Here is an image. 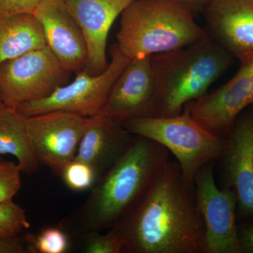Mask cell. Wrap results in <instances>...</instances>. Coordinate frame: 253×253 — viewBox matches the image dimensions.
Segmentation results:
<instances>
[{
	"label": "cell",
	"mask_w": 253,
	"mask_h": 253,
	"mask_svg": "<svg viewBox=\"0 0 253 253\" xmlns=\"http://www.w3.org/2000/svg\"><path fill=\"white\" fill-rule=\"evenodd\" d=\"M113 228L126 253H204L205 226L194 184L168 161L139 202Z\"/></svg>",
	"instance_id": "6da1fadb"
},
{
	"label": "cell",
	"mask_w": 253,
	"mask_h": 253,
	"mask_svg": "<svg viewBox=\"0 0 253 253\" xmlns=\"http://www.w3.org/2000/svg\"><path fill=\"white\" fill-rule=\"evenodd\" d=\"M169 161V151L136 136L99 178L86 206L90 230L111 229L132 209Z\"/></svg>",
	"instance_id": "7a4b0ae2"
},
{
	"label": "cell",
	"mask_w": 253,
	"mask_h": 253,
	"mask_svg": "<svg viewBox=\"0 0 253 253\" xmlns=\"http://www.w3.org/2000/svg\"><path fill=\"white\" fill-rule=\"evenodd\" d=\"M232 57L208 36L182 49L151 56L156 91L154 117L177 116L186 104L207 94L230 67Z\"/></svg>",
	"instance_id": "3957f363"
},
{
	"label": "cell",
	"mask_w": 253,
	"mask_h": 253,
	"mask_svg": "<svg viewBox=\"0 0 253 253\" xmlns=\"http://www.w3.org/2000/svg\"><path fill=\"white\" fill-rule=\"evenodd\" d=\"M195 13L175 0H134L121 15L116 44L130 59L182 49L208 36Z\"/></svg>",
	"instance_id": "277c9868"
},
{
	"label": "cell",
	"mask_w": 253,
	"mask_h": 253,
	"mask_svg": "<svg viewBox=\"0 0 253 253\" xmlns=\"http://www.w3.org/2000/svg\"><path fill=\"white\" fill-rule=\"evenodd\" d=\"M121 125L133 135L151 139L172 153L183 180L190 185L199 169L219 160L226 148V139L204 129L185 108L172 117L133 118Z\"/></svg>",
	"instance_id": "5b68a950"
},
{
	"label": "cell",
	"mask_w": 253,
	"mask_h": 253,
	"mask_svg": "<svg viewBox=\"0 0 253 253\" xmlns=\"http://www.w3.org/2000/svg\"><path fill=\"white\" fill-rule=\"evenodd\" d=\"M110 55L111 61L100 74L91 75L82 70L73 82L57 88L47 97L24 103L16 109L26 118L56 111L86 118L98 116L115 81L131 59L116 43L111 46Z\"/></svg>",
	"instance_id": "8992f818"
},
{
	"label": "cell",
	"mask_w": 253,
	"mask_h": 253,
	"mask_svg": "<svg viewBox=\"0 0 253 253\" xmlns=\"http://www.w3.org/2000/svg\"><path fill=\"white\" fill-rule=\"evenodd\" d=\"M70 75L48 46L30 51L0 66V99L17 109L47 97L67 84Z\"/></svg>",
	"instance_id": "52a82bcc"
},
{
	"label": "cell",
	"mask_w": 253,
	"mask_h": 253,
	"mask_svg": "<svg viewBox=\"0 0 253 253\" xmlns=\"http://www.w3.org/2000/svg\"><path fill=\"white\" fill-rule=\"evenodd\" d=\"M194 184L198 208L204 222V253H244L236 221L237 197L231 188L217 187L214 162L199 169Z\"/></svg>",
	"instance_id": "ba28073f"
},
{
	"label": "cell",
	"mask_w": 253,
	"mask_h": 253,
	"mask_svg": "<svg viewBox=\"0 0 253 253\" xmlns=\"http://www.w3.org/2000/svg\"><path fill=\"white\" fill-rule=\"evenodd\" d=\"M237 58L239 69L230 81L184 107L200 126L224 139L241 112L253 104V51Z\"/></svg>",
	"instance_id": "9c48e42d"
},
{
	"label": "cell",
	"mask_w": 253,
	"mask_h": 253,
	"mask_svg": "<svg viewBox=\"0 0 253 253\" xmlns=\"http://www.w3.org/2000/svg\"><path fill=\"white\" fill-rule=\"evenodd\" d=\"M26 118L38 161L61 174L76 158L89 118L56 111Z\"/></svg>",
	"instance_id": "30bf717a"
},
{
	"label": "cell",
	"mask_w": 253,
	"mask_h": 253,
	"mask_svg": "<svg viewBox=\"0 0 253 253\" xmlns=\"http://www.w3.org/2000/svg\"><path fill=\"white\" fill-rule=\"evenodd\" d=\"M155 106L151 56L134 58L115 81L99 115L122 124L133 118L154 117Z\"/></svg>",
	"instance_id": "8fae6325"
},
{
	"label": "cell",
	"mask_w": 253,
	"mask_h": 253,
	"mask_svg": "<svg viewBox=\"0 0 253 253\" xmlns=\"http://www.w3.org/2000/svg\"><path fill=\"white\" fill-rule=\"evenodd\" d=\"M134 0H64L81 28L87 49L84 71L99 75L107 68L106 46L115 21Z\"/></svg>",
	"instance_id": "7c38bea8"
},
{
	"label": "cell",
	"mask_w": 253,
	"mask_h": 253,
	"mask_svg": "<svg viewBox=\"0 0 253 253\" xmlns=\"http://www.w3.org/2000/svg\"><path fill=\"white\" fill-rule=\"evenodd\" d=\"M33 14L63 67L71 73L84 70L88 59L85 41L64 0H45Z\"/></svg>",
	"instance_id": "4fadbf2b"
},
{
	"label": "cell",
	"mask_w": 253,
	"mask_h": 253,
	"mask_svg": "<svg viewBox=\"0 0 253 253\" xmlns=\"http://www.w3.org/2000/svg\"><path fill=\"white\" fill-rule=\"evenodd\" d=\"M219 159L225 186L235 191L240 213L253 217V109L236 120Z\"/></svg>",
	"instance_id": "5bb4252c"
},
{
	"label": "cell",
	"mask_w": 253,
	"mask_h": 253,
	"mask_svg": "<svg viewBox=\"0 0 253 253\" xmlns=\"http://www.w3.org/2000/svg\"><path fill=\"white\" fill-rule=\"evenodd\" d=\"M202 12L208 36L231 56L253 51V0H210Z\"/></svg>",
	"instance_id": "9a60e30c"
},
{
	"label": "cell",
	"mask_w": 253,
	"mask_h": 253,
	"mask_svg": "<svg viewBox=\"0 0 253 253\" xmlns=\"http://www.w3.org/2000/svg\"><path fill=\"white\" fill-rule=\"evenodd\" d=\"M131 135L122 125L109 118L100 115L89 118L75 159L91 166L99 179L122 154Z\"/></svg>",
	"instance_id": "2e32d148"
},
{
	"label": "cell",
	"mask_w": 253,
	"mask_h": 253,
	"mask_svg": "<svg viewBox=\"0 0 253 253\" xmlns=\"http://www.w3.org/2000/svg\"><path fill=\"white\" fill-rule=\"evenodd\" d=\"M46 46L42 27L34 15L19 14L0 18V66Z\"/></svg>",
	"instance_id": "e0dca14e"
},
{
	"label": "cell",
	"mask_w": 253,
	"mask_h": 253,
	"mask_svg": "<svg viewBox=\"0 0 253 253\" xmlns=\"http://www.w3.org/2000/svg\"><path fill=\"white\" fill-rule=\"evenodd\" d=\"M0 154L14 156L21 171L32 175L39 169L33 149L27 118L17 109L0 104Z\"/></svg>",
	"instance_id": "ac0fdd59"
},
{
	"label": "cell",
	"mask_w": 253,
	"mask_h": 253,
	"mask_svg": "<svg viewBox=\"0 0 253 253\" xmlns=\"http://www.w3.org/2000/svg\"><path fill=\"white\" fill-rule=\"evenodd\" d=\"M26 211L12 201L0 203V241L17 237L29 229Z\"/></svg>",
	"instance_id": "d6986e66"
},
{
	"label": "cell",
	"mask_w": 253,
	"mask_h": 253,
	"mask_svg": "<svg viewBox=\"0 0 253 253\" xmlns=\"http://www.w3.org/2000/svg\"><path fill=\"white\" fill-rule=\"evenodd\" d=\"M61 175L66 185L77 191L89 189L99 179L94 168L76 159L68 163L61 172Z\"/></svg>",
	"instance_id": "ffe728a7"
},
{
	"label": "cell",
	"mask_w": 253,
	"mask_h": 253,
	"mask_svg": "<svg viewBox=\"0 0 253 253\" xmlns=\"http://www.w3.org/2000/svg\"><path fill=\"white\" fill-rule=\"evenodd\" d=\"M126 241L119 231L111 228L106 234L96 232L91 234L86 241L84 253H123Z\"/></svg>",
	"instance_id": "44dd1931"
},
{
	"label": "cell",
	"mask_w": 253,
	"mask_h": 253,
	"mask_svg": "<svg viewBox=\"0 0 253 253\" xmlns=\"http://www.w3.org/2000/svg\"><path fill=\"white\" fill-rule=\"evenodd\" d=\"M22 172L18 164L0 163V203L12 201L21 186Z\"/></svg>",
	"instance_id": "7402d4cb"
},
{
	"label": "cell",
	"mask_w": 253,
	"mask_h": 253,
	"mask_svg": "<svg viewBox=\"0 0 253 253\" xmlns=\"http://www.w3.org/2000/svg\"><path fill=\"white\" fill-rule=\"evenodd\" d=\"M37 252L41 253H66L69 246L66 234L57 228H48L32 240Z\"/></svg>",
	"instance_id": "603a6c76"
},
{
	"label": "cell",
	"mask_w": 253,
	"mask_h": 253,
	"mask_svg": "<svg viewBox=\"0 0 253 253\" xmlns=\"http://www.w3.org/2000/svg\"><path fill=\"white\" fill-rule=\"evenodd\" d=\"M45 0H0V18L11 15L32 14Z\"/></svg>",
	"instance_id": "cb8c5ba5"
},
{
	"label": "cell",
	"mask_w": 253,
	"mask_h": 253,
	"mask_svg": "<svg viewBox=\"0 0 253 253\" xmlns=\"http://www.w3.org/2000/svg\"><path fill=\"white\" fill-rule=\"evenodd\" d=\"M238 233L244 253H253V223L238 226Z\"/></svg>",
	"instance_id": "d4e9b609"
},
{
	"label": "cell",
	"mask_w": 253,
	"mask_h": 253,
	"mask_svg": "<svg viewBox=\"0 0 253 253\" xmlns=\"http://www.w3.org/2000/svg\"><path fill=\"white\" fill-rule=\"evenodd\" d=\"M23 251V245L17 237L0 241V253H21Z\"/></svg>",
	"instance_id": "484cf974"
},
{
	"label": "cell",
	"mask_w": 253,
	"mask_h": 253,
	"mask_svg": "<svg viewBox=\"0 0 253 253\" xmlns=\"http://www.w3.org/2000/svg\"><path fill=\"white\" fill-rule=\"evenodd\" d=\"M175 1H181V2L189 4L195 10L196 12H197V11L202 12L203 10L208 4L210 0H175Z\"/></svg>",
	"instance_id": "4316f807"
},
{
	"label": "cell",
	"mask_w": 253,
	"mask_h": 253,
	"mask_svg": "<svg viewBox=\"0 0 253 253\" xmlns=\"http://www.w3.org/2000/svg\"><path fill=\"white\" fill-rule=\"evenodd\" d=\"M2 104V102H1V99H0V104Z\"/></svg>",
	"instance_id": "83f0119b"
},
{
	"label": "cell",
	"mask_w": 253,
	"mask_h": 253,
	"mask_svg": "<svg viewBox=\"0 0 253 253\" xmlns=\"http://www.w3.org/2000/svg\"><path fill=\"white\" fill-rule=\"evenodd\" d=\"M1 161H0V163H1Z\"/></svg>",
	"instance_id": "f1b7e54d"
}]
</instances>
